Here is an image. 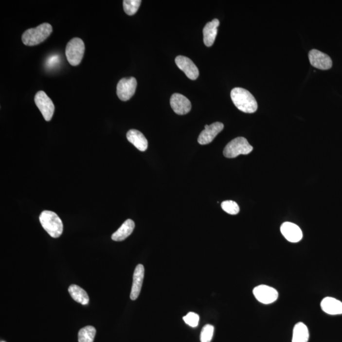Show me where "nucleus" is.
Here are the masks:
<instances>
[{
    "instance_id": "obj_8",
    "label": "nucleus",
    "mask_w": 342,
    "mask_h": 342,
    "mask_svg": "<svg viewBox=\"0 0 342 342\" xmlns=\"http://www.w3.org/2000/svg\"><path fill=\"white\" fill-rule=\"evenodd\" d=\"M253 295L258 301L263 304L274 303L278 298V292L275 288L268 285H261L255 287Z\"/></svg>"
},
{
    "instance_id": "obj_1",
    "label": "nucleus",
    "mask_w": 342,
    "mask_h": 342,
    "mask_svg": "<svg viewBox=\"0 0 342 342\" xmlns=\"http://www.w3.org/2000/svg\"><path fill=\"white\" fill-rule=\"evenodd\" d=\"M231 98L236 108L243 112L252 114L257 110V102L254 96L244 88L233 89L231 91Z\"/></svg>"
},
{
    "instance_id": "obj_6",
    "label": "nucleus",
    "mask_w": 342,
    "mask_h": 342,
    "mask_svg": "<svg viewBox=\"0 0 342 342\" xmlns=\"http://www.w3.org/2000/svg\"><path fill=\"white\" fill-rule=\"evenodd\" d=\"M35 102L45 121H51L54 112V106L45 92H37L35 96Z\"/></svg>"
},
{
    "instance_id": "obj_10",
    "label": "nucleus",
    "mask_w": 342,
    "mask_h": 342,
    "mask_svg": "<svg viewBox=\"0 0 342 342\" xmlns=\"http://www.w3.org/2000/svg\"><path fill=\"white\" fill-rule=\"evenodd\" d=\"M223 129V124L219 123V122H216V123L209 126L205 125V129L201 132L198 136V144H202V145L211 144L217 136V134L221 133Z\"/></svg>"
},
{
    "instance_id": "obj_12",
    "label": "nucleus",
    "mask_w": 342,
    "mask_h": 342,
    "mask_svg": "<svg viewBox=\"0 0 342 342\" xmlns=\"http://www.w3.org/2000/svg\"><path fill=\"white\" fill-rule=\"evenodd\" d=\"M170 104L174 112L178 115H185L190 112L192 104L186 96L180 93H175L171 96Z\"/></svg>"
},
{
    "instance_id": "obj_11",
    "label": "nucleus",
    "mask_w": 342,
    "mask_h": 342,
    "mask_svg": "<svg viewBox=\"0 0 342 342\" xmlns=\"http://www.w3.org/2000/svg\"><path fill=\"white\" fill-rule=\"evenodd\" d=\"M175 62L178 68L183 71L189 79L196 80L199 75V71L193 61L184 56H178Z\"/></svg>"
},
{
    "instance_id": "obj_19",
    "label": "nucleus",
    "mask_w": 342,
    "mask_h": 342,
    "mask_svg": "<svg viewBox=\"0 0 342 342\" xmlns=\"http://www.w3.org/2000/svg\"><path fill=\"white\" fill-rule=\"evenodd\" d=\"M69 293L71 297L75 302L82 304V305H87L89 304L90 299L87 291L81 288L80 287L76 285H71L68 289Z\"/></svg>"
},
{
    "instance_id": "obj_14",
    "label": "nucleus",
    "mask_w": 342,
    "mask_h": 342,
    "mask_svg": "<svg viewBox=\"0 0 342 342\" xmlns=\"http://www.w3.org/2000/svg\"><path fill=\"white\" fill-rule=\"evenodd\" d=\"M144 275V266L142 264H138L133 274V285H132L131 295H130V298L132 301H135L139 297L140 293L141 292Z\"/></svg>"
},
{
    "instance_id": "obj_18",
    "label": "nucleus",
    "mask_w": 342,
    "mask_h": 342,
    "mask_svg": "<svg viewBox=\"0 0 342 342\" xmlns=\"http://www.w3.org/2000/svg\"><path fill=\"white\" fill-rule=\"evenodd\" d=\"M134 228H135V224H134L133 220H126L122 224L118 230L116 231L112 234V240L115 241V242H121V241L125 240L129 235L131 234Z\"/></svg>"
},
{
    "instance_id": "obj_9",
    "label": "nucleus",
    "mask_w": 342,
    "mask_h": 342,
    "mask_svg": "<svg viewBox=\"0 0 342 342\" xmlns=\"http://www.w3.org/2000/svg\"><path fill=\"white\" fill-rule=\"evenodd\" d=\"M309 59L311 66L320 70H329L332 67L331 58L326 54L318 50H311L309 53Z\"/></svg>"
},
{
    "instance_id": "obj_20",
    "label": "nucleus",
    "mask_w": 342,
    "mask_h": 342,
    "mask_svg": "<svg viewBox=\"0 0 342 342\" xmlns=\"http://www.w3.org/2000/svg\"><path fill=\"white\" fill-rule=\"evenodd\" d=\"M309 332L307 326L303 323H298L293 330L292 342H308Z\"/></svg>"
},
{
    "instance_id": "obj_21",
    "label": "nucleus",
    "mask_w": 342,
    "mask_h": 342,
    "mask_svg": "<svg viewBox=\"0 0 342 342\" xmlns=\"http://www.w3.org/2000/svg\"><path fill=\"white\" fill-rule=\"evenodd\" d=\"M96 332V329L91 326H87L81 329L78 333V342H93Z\"/></svg>"
},
{
    "instance_id": "obj_27",
    "label": "nucleus",
    "mask_w": 342,
    "mask_h": 342,
    "mask_svg": "<svg viewBox=\"0 0 342 342\" xmlns=\"http://www.w3.org/2000/svg\"></svg>"
},
{
    "instance_id": "obj_5",
    "label": "nucleus",
    "mask_w": 342,
    "mask_h": 342,
    "mask_svg": "<svg viewBox=\"0 0 342 342\" xmlns=\"http://www.w3.org/2000/svg\"><path fill=\"white\" fill-rule=\"evenodd\" d=\"M85 45L81 39L74 37L67 43L66 55L71 66H76L80 64L85 54Z\"/></svg>"
},
{
    "instance_id": "obj_25",
    "label": "nucleus",
    "mask_w": 342,
    "mask_h": 342,
    "mask_svg": "<svg viewBox=\"0 0 342 342\" xmlns=\"http://www.w3.org/2000/svg\"><path fill=\"white\" fill-rule=\"evenodd\" d=\"M183 320L189 326L195 328L198 326L200 318L195 312H189L187 315L183 317Z\"/></svg>"
},
{
    "instance_id": "obj_13",
    "label": "nucleus",
    "mask_w": 342,
    "mask_h": 342,
    "mask_svg": "<svg viewBox=\"0 0 342 342\" xmlns=\"http://www.w3.org/2000/svg\"><path fill=\"white\" fill-rule=\"evenodd\" d=\"M280 230L283 236L289 242H299L303 237L301 229L292 222H284L281 226Z\"/></svg>"
},
{
    "instance_id": "obj_24",
    "label": "nucleus",
    "mask_w": 342,
    "mask_h": 342,
    "mask_svg": "<svg viewBox=\"0 0 342 342\" xmlns=\"http://www.w3.org/2000/svg\"><path fill=\"white\" fill-rule=\"evenodd\" d=\"M215 328L213 325L207 324L202 328L200 334L201 342H211L213 339Z\"/></svg>"
},
{
    "instance_id": "obj_15",
    "label": "nucleus",
    "mask_w": 342,
    "mask_h": 342,
    "mask_svg": "<svg viewBox=\"0 0 342 342\" xmlns=\"http://www.w3.org/2000/svg\"><path fill=\"white\" fill-rule=\"evenodd\" d=\"M219 20L215 18L207 23L203 29V42L207 47L213 45L217 35V27L219 26Z\"/></svg>"
},
{
    "instance_id": "obj_23",
    "label": "nucleus",
    "mask_w": 342,
    "mask_h": 342,
    "mask_svg": "<svg viewBox=\"0 0 342 342\" xmlns=\"http://www.w3.org/2000/svg\"><path fill=\"white\" fill-rule=\"evenodd\" d=\"M221 207L224 211L231 215H236L240 212V207L236 202L232 200L224 201L221 203Z\"/></svg>"
},
{
    "instance_id": "obj_16",
    "label": "nucleus",
    "mask_w": 342,
    "mask_h": 342,
    "mask_svg": "<svg viewBox=\"0 0 342 342\" xmlns=\"http://www.w3.org/2000/svg\"><path fill=\"white\" fill-rule=\"evenodd\" d=\"M321 307L329 315L342 314V302L333 297L324 298L321 302Z\"/></svg>"
},
{
    "instance_id": "obj_26",
    "label": "nucleus",
    "mask_w": 342,
    "mask_h": 342,
    "mask_svg": "<svg viewBox=\"0 0 342 342\" xmlns=\"http://www.w3.org/2000/svg\"><path fill=\"white\" fill-rule=\"evenodd\" d=\"M58 58H59L58 57V56H52V57L50 58L48 60V66L53 67L54 66V65L57 64L58 62V60H59L58 59Z\"/></svg>"
},
{
    "instance_id": "obj_2",
    "label": "nucleus",
    "mask_w": 342,
    "mask_h": 342,
    "mask_svg": "<svg viewBox=\"0 0 342 342\" xmlns=\"http://www.w3.org/2000/svg\"><path fill=\"white\" fill-rule=\"evenodd\" d=\"M53 31L52 26L48 23H43L35 28L27 29L23 33L22 41L25 45L32 47L39 45L47 39Z\"/></svg>"
},
{
    "instance_id": "obj_4",
    "label": "nucleus",
    "mask_w": 342,
    "mask_h": 342,
    "mask_svg": "<svg viewBox=\"0 0 342 342\" xmlns=\"http://www.w3.org/2000/svg\"><path fill=\"white\" fill-rule=\"evenodd\" d=\"M252 150V146L246 138L238 137L229 143L224 149L223 154L227 158H235L240 155L249 154Z\"/></svg>"
},
{
    "instance_id": "obj_17",
    "label": "nucleus",
    "mask_w": 342,
    "mask_h": 342,
    "mask_svg": "<svg viewBox=\"0 0 342 342\" xmlns=\"http://www.w3.org/2000/svg\"><path fill=\"white\" fill-rule=\"evenodd\" d=\"M126 137L128 141L133 144L138 150L144 152L148 148V141L141 132L136 129H131L127 132Z\"/></svg>"
},
{
    "instance_id": "obj_7",
    "label": "nucleus",
    "mask_w": 342,
    "mask_h": 342,
    "mask_svg": "<svg viewBox=\"0 0 342 342\" xmlns=\"http://www.w3.org/2000/svg\"><path fill=\"white\" fill-rule=\"evenodd\" d=\"M137 81L133 77L123 78L117 86V94L122 101H127L135 93Z\"/></svg>"
},
{
    "instance_id": "obj_22",
    "label": "nucleus",
    "mask_w": 342,
    "mask_h": 342,
    "mask_svg": "<svg viewBox=\"0 0 342 342\" xmlns=\"http://www.w3.org/2000/svg\"><path fill=\"white\" fill-rule=\"evenodd\" d=\"M141 3V0H125L123 1L124 10L128 16H133L139 9Z\"/></svg>"
},
{
    "instance_id": "obj_3",
    "label": "nucleus",
    "mask_w": 342,
    "mask_h": 342,
    "mask_svg": "<svg viewBox=\"0 0 342 342\" xmlns=\"http://www.w3.org/2000/svg\"><path fill=\"white\" fill-rule=\"evenodd\" d=\"M39 221L44 230L52 238H58L62 234L64 226L62 220L54 212L44 211L39 216Z\"/></svg>"
}]
</instances>
